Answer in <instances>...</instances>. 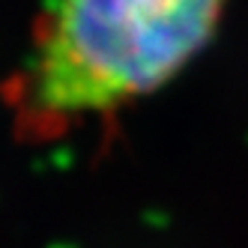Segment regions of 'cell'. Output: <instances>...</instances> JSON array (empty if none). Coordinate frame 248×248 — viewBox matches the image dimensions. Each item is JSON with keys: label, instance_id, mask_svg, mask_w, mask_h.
Returning a JSON list of instances; mask_svg holds the SVG:
<instances>
[{"label": "cell", "instance_id": "obj_1", "mask_svg": "<svg viewBox=\"0 0 248 248\" xmlns=\"http://www.w3.org/2000/svg\"><path fill=\"white\" fill-rule=\"evenodd\" d=\"M227 3L51 0L21 69V114L63 126L158 93L209 48Z\"/></svg>", "mask_w": 248, "mask_h": 248}]
</instances>
